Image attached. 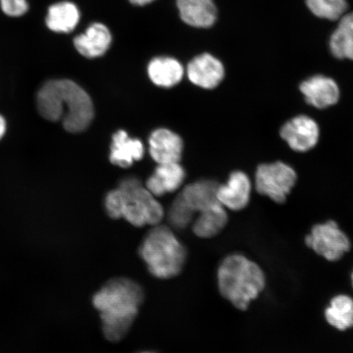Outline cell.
I'll return each mask as SVG.
<instances>
[{
  "label": "cell",
  "mask_w": 353,
  "mask_h": 353,
  "mask_svg": "<svg viewBox=\"0 0 353 353\" xmlns=\"http://www.w3.org/2000/svg\"><path fill=\"white\" fill-rule=\"evenodd\" d=\"M143 287L127 277L109 281L92 298L105 339L118 343L129 334L144 301Z\"/></svg>",
  "instance_id": "1"
},
{
  "label": "cell",
  "mask_w": 353,
  "mask_h": 353,
  "mask_svg": "<svg viewBox=\"0 0 353 353\" xmlns=\"http://www.w3.org/2000/svg\"><path fill=\"white\" fill-rule=\"evenodd\" d=\"M41 116L51 122L61 121L72 134L85 131L94 117V105L85 90L70 79H54L44 83L37 95Z\"/></svg>",
  "instance_id": "2"
},
{
  "label": "cell",
  "mask_w": 353,
  "mask_h": 353,
  "mask_svg": "<svg viewBox=\"0 0 353 353\" xmlns=\"http://www.w3.org/2000/svg\"><path fill=\"white\" fill-rule=\"evenodd\" d=\"M217 283L222 296L238 310L246 311L266 287L261 267L241 254H231L220 263Z\"/></svg>",
  "instance_id": "3"
},
{
  "label": "cell",
  "mask_w": 353,
  "mask_h": 353,
  "mask_svg": "<svg viewBox=\"0 0 353 353\" xmlns=\"http://www.w3.org/2000/svg\"><path fill=\"white\" fill-rule=\"evenodd\" d=\"M105 210L113 219H123L136 228L156 226L165 211L156 196L135 178L126 179L110 191L105 200Z\"/></svg>",
  "instance_id": "4"
},
{
  "label": "cell",
  "mask_w": 353,
  "mask_h": 353,
  "mask_svg": "<svg viewBox=\"0 0 353 353\" xmlns=\"http://www.w3.org/2000/svg\"><path fill=\"white\" fill-rule=\"evenodd\" d=\"M139 254L151 274L161 280L178 276L187 262L186 247L165 225L153 226L143 238Z\"/></svg>",
  "instance_id": "5"
},
{
  "label": "cell",
  "mask_w": 353,
  "mask_h": 353,
  "mask_svg": "<svg viewBox=\"0 0 353 353\" xmlns=\"http://www.w3.org/2000/svg\"><path fill=\"white\" fill-rule=\"evenodd\" d=\"M304 243L313 252L329 262H337L352 248L351 241L335 221L317 223L304 238Z\"/></svg>",
  "instance_id": "6"
},
{
  "label": "cell",
  "mask_w": 353,
  "mask_h": 353,
  "mask_svg": "<svg viewBox=\"0 0 353 353\" xmlns=\"http://www.w3.org/2000/svg\"><path fill=\"white\" fill-rule=\"evenodd\" d=\"M296 172L284 162L276 161L258 167L255 175L256 189L277 204H283L297 182Z\"/></svg>",
  "instance_id": "7"
},
{
  "label": "cell",
  "mask_w": 353,
  "mask_h": 353,
  "mask_svg": "<svg viewBox=\"0 0 353 353\" xmlns=\"http://www.w3.org/2000/svg\"><path fill=\"white\" fill-rule=\"evenodd\" d=\"M280 134L294 152H307L314 148L320 139V128L311 117L300 114L281 127Z\"/></svg>",
  "instance_id": "8"
},
{
  "label": "cell",
  "mask_w": 353,
  "mask_h": 353,
  "mask_svg": "<svg viewBox=\"0 0 353 353\" xmlns=\"http://www.w3.org/2000/svg\"><path fill=\"white\" fill-rule=\"evenodd\" d=\"M112 43V32L103 23L94 22L73 39V46L79 54L88 59H98L109 50Z\"/></svg>",
  "instance_id": "9"
},
{
  "label": "cell",
  "mask_w": 353,
  "mask_h": 353,
  "mask_svg": "<svg viewBox=\"0 0 353 353\" xmlns=\"http://www.w3.org/2000/svg\"><path fill=\"white\" fill-rule=\"evenodd\" d=\"M307 103L317 109H325L336 104L341 98L338 83L327 77L317 74L299 85Z\"/></svg>",
  "instance_id": "10"
},
{
  "label": "cell",
  "mask_w": 353,
  "mask_h": 353,
  "mask_svg": "<svg viewBox=\"0 0 353 353\" xmlns=\"http://www.w3.org/2000/svg\"><path fill=\"white\" fill-rule=\"evenodd\" d=\"M81 21V11L72 0H59L48 7L44 23L50 32L59 34H72Z\"/></svg>",
  "instance_id": "11"
},
{
  "label": "cell",
  "mask_w": 353,
  "mask_h": 353,
  "mask_svg": "<svg viewBox=\"0 0 353 353\" xmlns=\"http://www.w3.org/2000/svg\"><path fill=\"white\" fill-rule=\"evenodd\" d=\"M187 72L190 81L194 85L211 90L222 82L225 70L219 59L209 54H204L190 61Z\"/></svg>",
  "instance_id": "12"
},
{
  "label": "cell",
  "mask_w": 353,
  "mask_h": 353,
  "mask_svg": "<svg viewBox=\"0 0 353 353\" xmlns=\"http://www.w3.org/2000/svg\"><path fill=\"white\" fill-rule=\"evenodd\" d=\"M183 150L182 139L169 130L159 129L150 136V154L158 165L179 163Z\"/></svg>",
  "instance_id": "13"
},
{
  "label": "cell",
  "mask_w": 353,
  "mask_h": 353,
  "mask_svg": "<svg viewBox=\"0 0 353 353\" xmlns=\"http://www.w3.org/2000/svg\"><path fill=\"white\" fill-rule=\"evenodd\" d=\"M251 192L250 180L241 171L233 172L225 185H219L218 200L225 209L233 211L244 210L248 205Z\"/></svg>",
  "instance_id": "14"
},
{
  "label": "cell",
  "mask_w": 353,
  "mask_h": 353,
  "mask_svg": "<svg viewBox=\"0 0 353 353\" xmlns=\"http://www.w3.org/2000/svg\"><path fill=\"white\" fill-rule=\"evenodd\" d=\"M181 19L196 28H209L217 19L214 0H176Z\"/></svg>",
  "instance_id": "15"
},
{
  "label": "cell",
  "mask_w": 353,
  "mask_h": 353,
  "mask_svg": "<svg viewBox=\"0 0 353 353\" xmlns=\"http://www.w3.org/2000/svg\"><path fill=\"white\" fill-rule=\"evenodd\" d=\"M219 184L215 181L201 180L185 187L180 196L194 214H199L220 203L217 197Z\"/></svg>",
  "instance_id": "16"
},
{
  "label": "cell",
  "mask_w": 353,
  "mask_h": 353,
  "mask_svg": "<svg viewBox=\"0 0 353 353\" xmlns=\"http://www.w3.org/2000/svg\"><path fill=\"white\" fill-rule=\"evenodd\" d=\"M185 179V170L179 163L158 165L153 174L145 183L150 192L156 197L178 190Z\"/></svg>",
  "instance_id": "17"
},
{
  "label": "cell",
  "mask_w": 353,
  "mask_h": 353,
  "mask_svg": "<svg viewBox=\"0 0 353 353\" xmlns=\"http://www.w3.org/2000/svg\"><path fill=\"white\" fill-rule=\"evenodd\" d=\"M143 154L144 148L140 140L130 138L125 130H119L113 135L110 154L113 165L130 167L134 161H140Z\"/></svg>",
  "instance_id": "18"
},
{
  "label": "cell",
  "mask_w": 353,
  "mask_h": 353,
  "mask_svg": "<svg viewBox=\"0 0 353 353\" xmlns=\"http://www.w3.org/2000/svg\"><path fill=\"white\" fill-rule=\"evenodd\" d=\"M228 222L226 209L218 203L197 215L192 223V232L202 239H210L218 236Z\"/></svg>",
  "instance_id": "19"
},
{
  "label": "cell",
  "mask_w": 353,
  "mask_h": 353,
  "mask_svg": "<svg viewBox=\"0 0 353 353\" xmlns=\"http://www.w3.org/2000/svg\"><path fill=\"white\" fill-rule=\"evenodd\" d=\"M150 79L154 85L163 88L173 87L182 81L183 68L178 60L172 57H156L148 68Z\"/></svg>",
  "instance_id": "20"
},
{
  "label": "cell",
  "mask_w": 353,
  "mask_h": 353,
  "mask_svg": "<svg viewBox=\"0 0 353 353\" xmlns=\"http://www.w3.org/2000/svg\"><path fill=\"white\" fill-rule=\"evenodd\" d=\"M326 322L339 331L353 328V299L347 294H338L331 299L325 309Z\"/></svg>",
  "instance_id": "21"
},
{
  "label": "cell",
  "mask_w": 353,
  "mask_h": 353,
  "mask_svg": "<svg viewBox=\"0 0 353 353\" xmlns=\"http://www.w3.org/2000/svg\"><path fill=\"white\" fill-rule=\"evenodd\" d=\"M330 48L337 59L353 61V12L341 17L338 28L331 35Z\"/></svg>",
  "instance_id": "22"
},
{
  "label": "cell",
  "mask_w": 353,
  "mask_h": 353,
  "mask_svg": "<svg viewBox=\"0 0 353 353\" xmlns=\"http://www.w3.org/2000/svg\"><path fill=\"white\" fill-rule=\"evenodd\" d=\"M306 3L313 14L330 21L341 19L347 8L346 0H306Z\"/></svg>",
  "instance_id": "23"
},
{
  "label": "cell",
  "mask_w": 353,
  "mask_h": 353,
  "mask_svg": "<svg viewBox=\"0 0 353 353\" xmlns=\"http://www.w3.org/2000/svg\"><path fill=\"white\" fill-rule=\"evenodd\" d=\"M167 217L172 228L182 230L193 223L195 214L190 210L183 199L179 195L172 203Z\"/></svg>",
  "instance_id": "24"
},
{
  "label": "cell",
  "mask_w": 353,
  "mask_h": 353,
  "mask_svg": "<svg viewBox=\"0 0 353 353\" xmlns=\"http://www.w3.org/2000/svg\"><path fill=\"white\" fill-rule=\"evenodd\" d=\"M29 0H0V10L10 19H20L30 10Z\"/></svg>",
  "instance_id": "25"
},
{
  "label": "cell",
  "mask_w": 353,
  "mask_h": 353,
  "mask_svg": "<svg viewBox=\"0 0 353 353\" xmlns=\"http://www.w3.org/2000/svg\"><path fill=\"white\" fill-rule=\"evenodd\" d=\"M6 129L7 125L6 119L0 114V140H1L4 134H6Z\"/></svg>",
  "instance_id": "26"
},
{
  "label": "cell",
  "mask_w": 353,
  "mask_h": 353,
  "mask_svg": "<svg viewBox=\"0 0 353 353\" xmlns=\"http://www.w3.org/2000/svg\"><path fill=\"white\" fill-rule=\"evenodd\" d=\"M129 1L137 6H145L152 3L154 0H129Z\"/></svg>",
  "instance_id": "27"
},
{
  "label": "cell",
  "mask_w": 353,
  "mask_h": 353,
  "mask_svg": "<svg viewBox=\"0 0 353 353\" xmlns=\"http://www.w3.org/2000/svg\"><path fill=\"white\" fill-rule=\"evenodd\" d=\"M139 353H158V352H153V351H144V352H139Z\"/></svg>",
  "instance_id": "28"
},
{
  "label": "cell",
  "mask_w": 353,
  "mask_h": 353,
  "mask_svg": "<svg viewBox=\"0 0 353 353\" xmlns=\"http://www.w3.org/2000/svg\"><path fill=\"white\" fill-rule=\"evenodd\" d=\"M351 281H352V288H353V271L351 274Z\"/></svg>",
  "instance_id": "29"
}]
</instances>
